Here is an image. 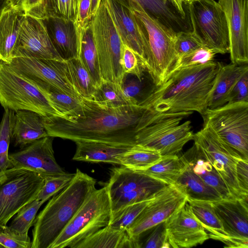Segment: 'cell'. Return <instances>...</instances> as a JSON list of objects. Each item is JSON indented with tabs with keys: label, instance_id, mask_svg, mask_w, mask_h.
Here are the masks:
<instances>
[{
	"label": "cell",
	"instance_id": "obj_1",
	"mask_svg": "<svg viewBox=\"0 0 248 248\" xmlns=\"http://www.w3.org/2000/svg\"><path fill=\"white\" fill-rule=\"evenodd\" d=\"M182 112L161 113L139 105L109 107L82 98L80 107L66 118L42 117L48 136L77 141H93L115 145H136L138 133L145 127Z\"/></svg>",
	"mask_w": 248,
	"mask_h": 248
},
{
	"label": "cell",
	"instance_id": "obj_2",
	"mask_svg": "<svg viewBox=\"0 0 248 248\" xmlns=\"http://www.w3.org/2000/svg\"><path fill=\"white\" fill-rule=\"evenodd\" d=\"M218 70V62L179 69L155 87L141 104L161 113L196 111L207 108L209 94Z\"/></svg>",
	"mask_w": 248,
	"mask_h": 248
},
{
	"label": "cell",
	"instance_id": "obj_3",
	"mask_svg": "<svg viewBox=\"0 0 248 248\" xmlns=\"http://www.w3.org/2000/svg\"><path fill=\"white\" fill-rule=\"evenodd\" d=\"M96 180L78 169L70 183L55 194L36 216L31 248H49L88 197Z\"/></svg>",
	"mask_w": 248,
	"mask_h": 248
},
{
	"label": "cell",
	"instance_id": "obj_4",
	"mask_svg": "<svg viewBox=\"0 0 248 248\" xmlns=\"http://www.w3.org/2000/svg\"><path fill=\"white\" fill-rule=\"evenodd\" d=\"M140 26L146 70L155 87L161 85L176 61V32L151 16L136 1H127Z\"/></svg>",
	"mask_w": 248,
	"mask_h": 248
},
{
	"label": "cell",
	"instance_id": "obj_5",
	"mask_svg": "<svg viewBox=\"0 0 248 248\" xmlns=\"http://www.w3.org/2000/svg\"><path fill=\"white\" fill-rule=\"evenodd\" d=\"M111 212L105 186L86 199L49 248H75L81 241L108 225Z\"/></svg>",
	"mask_w": 248,
	"mask_h": 248
},
{
	"label": "cell",
	"instance_id": "obj_6",
	"mask_svg": "<svg viewBox=\"0 0 248 248\" xmlns=\"http://www.w3.org/2000/svg\"><path fill=\"white\" fill-rule=\"evenodd\" d=\"M0 104L4 109L62 117L42 92L9 64L0 60Z\"/></svg>",
	"mask_w": 248,
	"mask_h": 248
},
{
	"label": "cell",
	"instance_id": "obj_7",
	"mask_svg": "<svg viewBox=\"0 0 248 248\" xmlns=\"http://www.w3.org/2000/svg\"><path fill=\"white\" fill-rule=\"evenodd\" d=\"M202 116L203 127L212 130L240 159L248 161V102L207 108Z\"/></svg>",
	"mask_w": 248,
	"mask_h": 248
},
{
	"label": "cell",
	"instance_id": "obj_8",
	"mask_svg": "<svg viewBox=\"0 0 248 248\" xmlns=\"http://www.w3.org/2000/svg\"><path fill=\"white\" fill-rule=\"evenodd\" d=\"M167 185L122 165L112 168L105 186L110 204V220L127 206L153 199Z\"/></svg>",
	"mask_w": 248,
	"mask_h": 248
},
{
	"label": "cell",
	"instance_id": "obj_9",
	"mask_svg": "<svg viewBox=\"0 0 248 248\" xmlns=\"http://www.w3.org/2000/svg\"><path fill=\"white\" fill-rule=\"evenodd\" d=\"M90 25L95 45L102 79L121 85L124 72L122 60L123 44L101 0Z\"/></svg>",
	"mask_w": 248,
	"mask_h": 248
},
{
	"label": "cell",
	"instance_id": "obj_10",
	"mask_svg": "<svg viewBox=\"0 0 248 248\" xmlns=\"http://www.w3.org/2000/svg\"><path fill=\"white\" fill-rule=\"evenodd\" d=\"M44 183V176L26 169L13 167L5 171L0 181V228L36 199Z\"/></svg>",
	"mask_w": 248,
	"mask_h": 248
},
{
	"label": "cell",
	"instance_id": "obj_11",
	"mask_svg": "<svg viewBox=\"0 0 248 248\" xmlns=\"http://www.w3.org/2000/svg\"><path fill=\"white\" fill-rule=\"evenodd\" d=\"M193 32L217 54L229 52L230 41L226 16L215 0H197L186 5Z\"/></svg>",
	"mask_w": 248,
	"mask_h": 248
},
{
	"label": "cell",
	"instance_id": "obj_12",
	"mask_svg": "<svg viewBox=\"0 0 248 248\" xmlns=\"http://www.w3.org/2000/svg\"><path fill=\"white\" fill-rule=\"evenodd\" d=\"M185 115L163 118L142 128L136 137V145L154 150L162 157L178 155L192 140L191 121L180 124Z\"/></svg>",
	"mask_w": 248,
	"mask_h": 248
},
{
	"label": "cell",
	"instance_id": "obj_13",
	"mask_svg": "<svg viewBox=\"0 0 248 248\" xmlns=\"http://www.w3.org/2000/svg\"><path fill=\"white\" fill-rule=\"evenodd\" d=\"M192 140L202 149L233 198L248 201V196L245 195L241 189L236 178V164L240 159L238 155L207 127H202L194 133Z\"/></svg>",
	"mask_w": 248,
	"mask_h": 248
},
{
	"label": "cell",
	"instance_id": "obj_14",
	"mask_svg": "<svg viewBox=\"0 0 248 248\" xmlns=\"http://www.w3.org/2000/svg\"><path fill=\"white\" fill-rule=\"evenodd\" d=\"M9 64L38 88L53 86L76 98H82L72 84L66 61L16 57Z\"/></svg>",
	"mask_w": 248,
	"mask_h": 248
},
{
	"label": "cell",
	"instance_id": "obj_15",
	"mask_svg": "<svg viewBox=\"0 0 248 248\" xmlns=\"http://www.w3.org/2000/svg\"><path fill=\"white\" fill-rule=\"evenodd\" d=\"M16 57L63 60L53 44L44 21L27 16L23 17L20 24L14 53V58Z\"/></svg>",
	"mask_w": 248,
	"mask_h": 248
},
{
	"label": "cell",
	"instance_id": "obj_16",
	"mask_svg": "<svg viewBox=\"0 0 248 248\" xmlns=\"http://www.w3.org/2000/svg\"><path fill=\"white\" fill-rule=\"evenodd\" d=\"M187 197L174 185H167L146 205L127 230L140 239L142 233L165 221L186 202Z\"/></svg>",
	"mask_w": 248,
	"mask_h": 248
},
{
	"label": "cell",
	"instance_id": "obj_17",
	"mask_svg": "<svg viewBox=\"0 0 248 248\" xmlns=\"http://www.w3.org/2000/svg\"><path fill=\"white\" fill-rule=\"evenodd\" d=\"M224 12L229 35L231 63H248V0H218Z\"/></svg>",
	"mask_w": 248,
	"mask_h": 248
},
{
	"label": "cell",
	"instance_id": "obj_18",
	"mask_svg": "<svg viewBox=\"0 0 248 248\" xmlns=\"http://www.w3.org/2000/svg\"><path fill=\"white\" fill-rule=\"evenodd\" d=\"M53 138L46 136L17 152L9 154L11 168L26 169L44 177L68 173L55 159L53 148Z\"/></svg>",
	"mask_w": 248,
	"mask_h": 248
},
{
	"label": "cell",
	"instance_id": "obj_19",
	"mask_svg": "<svg viewBox=\"0 0 248 248\" xmlns=\"http://www.w3.org/2000/svg\"><path fill=\"white\" fill-rule=\"evenodd\" d=\"M211 203L227 236V248H248V201L222 199Z\"/></svg>",
	"mask_w": 248,
	"mask_h": 248
},
{
	"label": "cell",
	"instance_id": "obj_20",
	"mask_svg": "<svg viewBox=\"0 0 248 248\" xmlns=\"http://www.w3.org/2000/svg\"><path fill=\"white\" fill-rule=\"evenodd\" d=\"M165 224L170 248H189L202 245L209 239L187 202L165 220Z\"/></svg>",
	"mask_w": 248,
	"mask_h": 248
},
{
	"label": "cell",
	"instance_id": "obj_21",
	"mask_svg": "<svg viewBox=\"0 0 248 248\" xmlns=\"http://www.w3.org/2000/svg\"><path fill=\"white\" fill-rule=\"evenodd\" d=\"M105 1L122 43L134 51L146 68L141 28L138 19L124 1Z\"/></svg>",
	"mask_w": 248,
	"mask_h": 248
},
{
	"label": "cell",
	"instance_id": "obj_22",
	"mask_svg": "<svg viewBox=\"0 0 248 248\" xmlns=\"http://www.w3.org/2000/svg\"><path fill=\"white\" fill-rule=\"evenodd\" d=\"M53 44L64 61L78 58L79 47L75 22L52 16L43 20Z\"/></svg>",
	"mask_w": 248,
	"mask_h": 248
},
{
	"label": "cell",
	"instance_id": "obj_23",
	"mask_svg": "<svg viewBox=\"0 0 248 248\" xmlns=\"http://www.w3.org/2000/svg\"><path fill=\"white\" fill-rule=\"evenodd\" d=\"M180 157L194 173L205 183L214 188L223 199H234L219 173L198 145L194 143L192 146Z\"/></svg>",
	"mask_w": 248,
	"mask_h": 248
},
{
	"label": "cell",
	"instance_id": "obj_24",
	"mask_svg": "<svg viewBox=\"0 0 248 248\" xmlns=\"http://www.w3.org/2000/svg\"><path fill=\"white\" fill-rule=\"evenodd\" d=\"M39 114L30 110L15 112L12 140L15 145L21 149L36 140L48 136Z\"/></svg>",
	"mask_w": 248,
	"mask_h": 248
},
{
	"label": "cell",
	"instance_id": "obj_25",
	"mask_svg": "<svg viewBox=\"0 0 248 248\" xmlns=\"http://www.w3.org/2000/svg\"><path fill=\"white\" fill-rule=\"evenodd\" d=\"M247 68L248 64H224L218 62V70L209 94L207 108H215L227 103L231 89Z\"/></svg>",
	"mask_w": 248,
	"mask_h": 248
},
{
	"label": "cell",
	"instance_id": "obj_26",
	"mask_svg": "<svg viewBox=\"0 0 248 248\" xmlns=\"http://www.w3.org/2000/svg\"><path fill=\"white\" fill-rule=\"evenodd\" d=\"M24 16L7 4L0 14V60L10 63L18 37L20 24Z\"/></svg>",
	"mask_w": 248,
	"mask_h": 248
},
{
	"label": "cell",
	"instance_id": "obj_27",
	"mask_svg": "<svg viewBox=\"0 0 248 248\" xmlns=\"http://www.w3.org/2000/svg\"><path fill=\"white\" fill-rule=\"evenodd\" d=\"M140 248V240L127 230L121 231L107 225L81 241L75 248Z\"/></svg>",
	"mask_w": 248,
	"mask_h": 248
},
{
	"label": "cell",
	"instance_id": "obj_28",
	"mask_svg": "<svg viewBox=\"0 0 248 248\" xmlns=\"http://www.w3.org/2000/svg\"><path fill=\"white\" fill-rule=\"evenodd\" d=\"M73 160L120 165L117 158L132 146L115 145L93 141H77Z\"/></svg>",
	"mask_w": 248,
	"mask_h": 248
},
{
	"label": "cell",
	"instance_id": "obj_29",
	"mask_svg": "<svg viewBox=\"0 0 248 248\" xmlns=\"http://www.w3.org/2000/svg\"><path fill=\"white\" fill-rule=\"evenodd\" d=\"M182 161L184 169L174 186L186 196L187 200L213 202L223 199L214 188L205 183L187 164Z\"/></svg>",
	"mask_w": 248,
	"mask_h": 248
},
{
	"label": "cell",
	"instance_id": "obj_30",
	"mask_svg": "<svg viewBox=\"0 0 248 248\" xmlns=\"http://www.w3.org/2000/svg\"><path fill=\"white\" fill-rule=\"evenodd\" d=\"M76 28L79 47L78 58L97 87L100 84L102 78L90 22L83 28L77 26Z\"/></svg>",
	"mask_w": 248,
	"mask_h": 248
},
{
	"label": "cell",
	"instance_id": "obj_31",
	"mask_svg": "<svg viewBox=\"0 0 248 248\" xmlns=\"http://www.w3.org/2000/svg\"><path fill=\"white\" fill-rule=\"evenodd\" d=\"M186 202L192 214L203 226L209 238L222 242L225 245L224 247L227 248V236L212 203L200 201L187 200Z\"/></svg>",
	"mask_w": 248,
	"mask_h": 248
},
{
	"label": "cell",
	"instance_id": "obj_32",
	"mask_svg": "<svg viewBox=\"0 0 248 248\" xmlns=\"http://www.w3.org/2000/svg\"><path fill=\"white\" fill-rule=\"evenodd\" d=\"M156 151L138 145L131 147L117 158L120 165L135 170H144L153 166L162 158Z\"/></svg>",
	"mask_w": 248,
	"mask_h": 248
},
{
	"label": "cell",
	"instance_id": "obj_33",
	"mask_svg": "<svg viewBox=\"0 0 248 248\" xmlns=\"http://www.w3.org/2000/svg\"><path fill=\"white\" fill-rule=\"evenodd\" d=\"M184 165L178 155L163 157L157 163L141 171L167 185H174Z\"/></svg>",
	"mask_w": 248,
	"mask_h": 248
},
{
	"label": "cell",
	"instance_id": "obj_34",
	"mask_svg": "<svg viewBox=\"0 0 248 248\" xmlns=\"http://www.w3.org/2000/svg\"><path fill=\"white\" fill-rule=\"evenodd\" d=\"M66 62L76 91L81 97L91 99L97 87L80 59L75 58Z\"/></svg>",
	"mask_w": 248,
	"mask_h": 248
},
{
	"label": "cell",
	"instance_id": "obj_35",
	"mask_svg": "<svg viewBox=\"0 0 248 248\" xmlns=\"http://www.w3.org/2000/svg\"><path fill=\"white\" fill-rule=\"evenodd\" d=\"M45 94L52 107L66 118L75 113L80 107L82 99L76 98L53 86L38 88Z\"/></svg>",
	"mask_w": 248,
	"mask_h": 248
},
{
	"label": "cell",
	"instance_id": "obj_36",
	"mask_svg": "<svg viewBox=\"0 0 248 248\" xmlns=\"http://www.w3.org/2000/svg\"><path fill=\"white\" fill-rule=\"evenodd\" d=\"M145 72L140 78L129 73H124L123 76L120 86L124 95L132 105L141 106L155 87H148Z\"/></svg>",
	"mask_w": 248,
	"mask_h": 248
},
{
	"label": "cell",
	"instance_id": "obj_37",
	"mask_svg": "<svg viewBox=\"0 0 248 248\" xmlns=\"http://www.w3.org/2000/svg\"><path fill=\"white\" fill-rule=\"evenodd\" d=\"M91 99L109 107L132 105L124 95L120 85L104 79L97 87Z\"/></svg>",
	"mask_w": 248,
	"mask_h": 248
},
{
	"label": "cell",
	"instance_id": "obj_38",
	"mask_svg": "<svg viewBox=\"0 0 248 248\" xmlns=\"http://www.w3.org/2000/svg\"><path fill=\"white\" fill-rule=\"evenodd\" d=\"M0 123V173L11 168L8 150L11 140L15 111L4 109Z\"/></svg>",
	"mask_w": 248,
	"mask_h": 248
},
{
	"label": "cell",
	"instance_id": "obj_39",
	"mask_svg": "<svg viewBox=\"0 0 248 248\" xmlns=\"http://www.w3.org/2000/svg\"><path fill=\"white\" fill-rule=\"evenodd\" d=\"M51 0H8V4L24 16L43 20L51 16Z\"/></svg>",
	"mask_w": 248,
	"mask_h": 248
},
{
	"label": "cell",
	"instance_id": "obj_40",
	"mask_svg": "<svg viewBox=\"0 0 248 248\" xmlns=\"http://www.w3.org/2000/svg\"><path fill=\"white\" fill-rule=\"evenodd\" d=\"M44 202L35 199L24 206L15 215L9 228L20 233H28L34 223L38 211Z\"/></svg>",
	"mask_w": 248,
	"mask_h": 248
},
{
	"label": "cell",
	"instance_id": "obj_41",
	"mask_svg": "<svg viewBox=\"0 0 248 248\" xmlns=\"http://www.w3.org/2000/svg\"><path fill=\"white\" fill-rule=\"evenodd\" d=\"M217 54L214 49L207 46L200 47L178 59L167 77L179 69L203 64L214 61Z\"/></svg>",
	"mask_w": 248,
	"mask_h": 248
},
{
	"label": "cell",
	"instance_id": "obj_42",
	"mask_svg": "<svg viewBox=\"0 0 248 248\" xmlns=\"http://www.w3.org/2000/svg\"><path fill=\"white\" fill-rule=\"evenodd\" d=\"M153 199L127 206L110 221L108 225L118 230H127Z\"/></svg>",
	"mask_w": 248,
	"mask_h": 248
},
{
	"label": "cell",
	"instance_id": "obj_43",
	"mask_svg": "<svg viewBox=\"0 0 248 248\" xmlns=\"http://www.w3.org/2000/svg\"><path fill=\"white\" fill-rule=\"evenodd\" d=\"M75 173L44 177V183L36 199L46 202L51 197L66 186L71 181Z\"/></svg>",
	"mask_w": 248,
	"mask_h": 248
},
{
	"label": "cell",
	"instance_id": "obj_44",
	"mask_svg": "<svg viewBox=\"0 0 248 248\" xmlns=\"http://www.w3.org/2000/svg\"><path fill=\"white\" fill-rule=\"evenodd\" d=\"M203 46H206L192 31L176 32L174 43L176 60L183 55Z\"/></svg>",
	"mask_w": 248,
	"mask_h": 248
},
{
	"label": "cell",
	"instance_id": "obj_45",
	"mask_svg": "<svg viewBox=\"0 0 248 248\" xmlns=\"http://www.w3.org/2000/svg\"><path fill=\"white\" fill-rule=\"evenodd\" d=\"M31 241L28 233H20L6 225L0 228V248H31Z\"/></svg>",
	"mask_w": 248,
	"mask_h": 248
},
{
	"label": "cell",
	"instance_id": "obj_46",
	"mask_svg": "<svg viewBox=\"0 0 248 248\" xmlns=\"http://www.w3.org/2000/svg\"><path fill=\"white\" fill-rule=\"evenodd\" d=\"M147 237L141 242L140 248H170L168 241L165 221L161 222L146 231Z\"/></svg>",
	"mask_w": 248,
	"mask_h": 248
},
{
	"label": "cell",
	"instance_id": "obj_47",
	"mask_svg": "<svg viewBox=\"0 0 248 248\" xmlns=\"http://www.w3.org/2000/svg\"><path fill=\"white\" fill-rule=\"evenodd\" d=\"M78 9V0H51V17H60L75 22Z\"/></svg>",
	"mask_w": 248,
	"mask_h": 248
},
{
	"label": "cell",
	"instance_id": "obj_48",
	"mask_svg": "<svg viewBox=\"0 0 248 248\" xmlns=\"http://www.w3.org/2000/svg\"><path fill=\"white\" fill-rule=\"evenodd\" d=\"M122 60L124 73L132 74L140 78L146 70L137 54L124 44L123 46Z\"/></svg>",
	"mask_w": 248,
	"mask_h": 248
},
{
	"label": "cell",
	"instance_id": "obj_49",
	"mask_svg": "<svg viewBox=\"0 0 248 248\" xmlns=\"http://www.w3.org/2000/svg\"><path fill=\"white\" fill-rule=\"evenodd\" d=\"M248 68L237 79L227 98V103L248 102Z\"/></svg>",
	"mask_w": 248,
	"mask_h": 248
},
{
	"label": "cell",
	"instance_id": "obj_50",
	"mask_svg": "<svg viewBox=\"0 0 248 248\" xmlns=\"http://www.w3.org/2000/svg\"><path fill=\"white\" fill-rule=\"evenodd\" d=\"M237 182L241 189L248 196V161L240 159L236 167Z\"/></svg>",
	"mask_w": 248,
	"mask_h": 248
},
{
	"label": "cell",
	"instance_id": "obj_51",
	"mask_svg": "<svg viewBox=\"0 0 248 248\" xmlns=\"http://www.w3.org/2000/svg\"><path fill=\"white\" fill-rule=\"evenodd\" d=\"M91 0H81L78 9V12L75 24L78 27L83 28L90 23Z\"/></svg>",
	"mask_w": 248,
	"mask_h": 248
},
{
	"label": "cell",
	"instance_id": "obj_52",
	"mask_svg": "<svg viewBox=\"0 0 248 248\" xmlns=\"http://www.w3.org/2000/svg\"><path fill=\"white\" fill-rule=\"evenodd\" d=\"M173 6L179 14L184 18L186 15L185 11V6L197 0H168Z\"/></svg>",
	"mask_w": 248,
	"mask_h": 248
},
{
	"label": "cell",
	"instance_id": "obj_53",
	"mask_svg": "<svg viewBox=\"0 0 248 248\" xmlns=\"http://www.w3.org/2000/svg\"><path fill=\"white\" fill-rule=\"evenodd\" d=\"M101 0H91L90 16L95 14Z\"/></svg>",
	"mask_w": 248,
	"mask_h": 248
},
{
	"label": "cell",
	"instance_id": "obj_54",
	"mask_svg": "<svg viewBox=\"0 0 248 248\" xmlns=\"http://www.w3.org/2000/svg\"><path fill=\"white\" fill-rule=\"evenodd\" d=\"M8 0H0V14L8 4Z\"/></svg>",
	"mask_w": 248,
	"mask_h": 248
},
{
	"label": "cell",
	"instance_id": "obj_55",
	"mask_svg": "<svg viewBox=\"0 0 248 248\" xmlns=\"http://www.w3.org/2000/svg\"><path fill=\"white\" fill-rule=\"evenodd\" d=\"M5 175V171L0 173V181L3 179Z\"/></svg>",
	"mask_w": 248,
	"mask_h": 248
},
{
	"label": "cell",
	"instance_id": "obj_56",
	"mask_svg": "<svg viewBox=\"0 0 248 248\" xmlns=\"http://www.w3.org/2000/svg\"><path fill=\"white\" fill-rule=\"evenodd\" d=\"M78 6H79V3H80L81 0H78Z\"/></svg>",
	"mask_w": 248,
	"mask_h": 248
},
{
	"label": "cell",
	"instance_id": "obj_57",
	"mask_svg": "<svg viewBox=\"0 0 248 248\" xmlns=\"http://www.w3.org/2000/svg\"></svg>",
	"mask_w": 248,
	"mask_h": 248
}]
</instances>
